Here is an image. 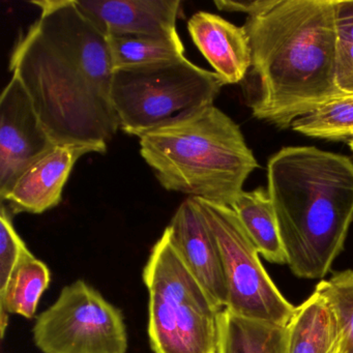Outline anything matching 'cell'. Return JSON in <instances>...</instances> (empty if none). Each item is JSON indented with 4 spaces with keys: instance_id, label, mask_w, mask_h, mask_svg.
<instances>
[{
    "instance_id": "24",
    "label": "cell",
    "mask_w": 353,
    "mask_h": 353,
    "mask_svg": "<svg viewBox=\"0 0 353 353\" xmlns=\"http://www.w3.org/2000/svg\"><path fill=\"white\" fill-rule=\"evenodd\" d=\"M349 148H350L351 152H352L353 154V139L350 140V141L348 142Z\"/></svg>"
},
{
    "instance_id": "23",
    "label": "cell",
    "mask_w": 353,
    "mask_h": 353,
    "mask_svg": "<svg viewBox=\"0 0 353 353\" xmlns=\"http://www.w3.org/2000/svg\"><path fill=\"white\" fill-rule=\"evenodd\" d=\"M274 0H216L214 6L220 11L230 12V13H245L249 16L258 15L265 11L274 3Z\"/></svg>"
},
{
    "instance_id": "12",
    "label": "cell",
    "mask_w": 353,
    "mask_h": 353,
    "mask_svg": "<svg viewBox=\"0 0 353 353\" xmlns=\"http://www.w3.org/2000/svg\"><path fill=\"white\" fill-rule=\"evenodd\" d=\"M92 152H97L88 146H55L21 175L1 203L7 202L14 214H39L57 208L76 163Z\"/></svg>"
},
{
    "instance_id": "4",
    "label": "cell",
    "mask_w": 353,
    "mask_h": 353,
    "mask_svg": "<svg viewBox=\"0 0 353 353\" xmlns=\"http://www.w3.org/2000/svg\"><path fill=\"white\" fill-rule=\"evenodd\" d=\"M140 154L167 191L231 206L259 167L239 125L205 107L139 137Z\"/></svg>"
},
{
    "instance_id": "25",
    "label": "cell",
    "mask_w": 353,
    "mask_h": 353,
    "mask_svg": "<svg viewBox=\"0 0 353 353\" xmlns=\"http://www.w3.org/2000/svg\"><path fill=\"white\" fill-rule=\"evenodd\" d=\"M341 353H353V350H344V349H342Z\"/></svg>"
},
{
    "instance_id": "3",
    "label": "cell",
    "mask_w": 353,
    "mask_h": 353,
    "mask_svg": "<svg viewBox=\"0 0 353 353\" xmlns=\"http://www.w3.org/2000/svg\"><path fill=\"white\" fill-rule=\"evenodd\" d=\"M266 169L287 264L299 278H324L353 224L352 161L316 146H287Z\"/></svg>"
},
{
    "instance_id": "15",
    "label": "cell",
    "mask_w": 353,
    "mask_h": 353,
    "mask_svg": "<svg viewBox=\"0 0 353 353\" xmlns=\"http://www.w3.org/2000/svg\"><path fill=\"white\" fill-rule=\"evenodd\" d=\"M239 216L260 255L276 264H287L276 212L268 189L243 191L230 206Z\"/></svg>"
},
{
    "instance_id": "14",
    "label": "cell",
    "mask_w": 353,
    "mask_h": 353,
    "mask_svg": "<svg viewBox=\"0 0 353 353\" xmlns=\"http://www.w3.org/2000/svg\"><path fill=\"white\" fill-rule=\"evenodd\" d=\"M287 353H341L342 334L325 299L314 291L287 324Z\"/></svg>"
},
{
    "instance_id": "7",
    "label": "cell",
    "mask_w": 353,
    "mask_h": 353,
    "mask_svg": "<svg viewBox=\"0 0 353 353\" xmlns=\"http://www.w3.org/2000/svg\"><path fill=\"white\" fill-rule=\"evenodd\" d=\"M214 235L228 291L226 309L237 315L287 326L294 314L259 258L236 212L230 206L194 198Z\"/></svg>"
},
{
    "instance_id": "19",
    "label": "cell",
    "mask_w": 353,
    "mask_h": 353,
    "mask_svg": "<svg viewBox=\"0 0 353 353\" xmlns=\"http://www.w3.org/2000/svg\"><path fill=\"white\" fill-rule=\"evenodd\" d=\"M291 128L307 137L350 141L353 139V94L330 101L318 110L296 119Z\"/></svg>"
},
{
    "instance_id": "21",
    "label": "cell",
    "mask_w": 353,
    "mask_h": 353,
    "mask_svg": "<svg viewBox=\"0 0 353 353\" xmlns=\"http://www.w3.org/2000/svg\"><path fill=\"white\" fill-rule=\"evenodd\" d=\"M336 79L342 94H353V0H334Z\"/></svg>"
},
{
    "instance_id": "8",
    "label": "cell",
    "mask_w": 353,
    "mask_h": 353,
    "mask_svg": "<svg viewBox=\"0 0 353 353\" xmlns=\"http://www.w3.org/2000/svg\"><path fill=\"white\" fill-rule=\"evenodd\" d=\"M34 345L43 353H127L121 309L83 280L63 287L57 301L37 317Z\"/></svg>"
},
{
    "instance_id": "13",
    "label": "cell",
    "mask_w": 353,
    "mask_h": 353,
    "mask_svg": "<svg viewBox=\"0 0 353 353\" xmlns=\"http://www.w3.org/2000/svg\"><path fill=\"white\" fill-rule=\"evenodd\" d=\"M188 30L225 85L243 82L252 59L245 26H235L216 14L198 12L188 21Z\"/></svg>"
},
{
    "instance_id": "5",
    "label": "cell",
    "mask_w": 353,
    "mask_h": 353,
    "mask_svg": "<svg viewBox=\"0 0 353 353\" xmlns=\"http://www.w3.org/2000/svg\"><path fill=\"white\" fill-rule=\"evenodd\" d=\"M143 282L154 353H218L221 311L173 247L166 229L152 247Z\"/></svg>"
},
{
    "instance_id": "20",
    "label": "cell",
    "mask_w": 353,
    "mask_h": 353,
    "mask_svg": "<svg viewBox=\"0 0 353 353\" xmlns=\"http://www.w3.org/2000/svg\"><path fill=\"white\" fill-rule=\"evenodd\" d=\"M315 292L325 299L336 316L342 334V349L353 350V270L336 272L321 280Z\"/></svg>"
},
{
    "instance_id": "2",
    "label": "cell",
    "mask_w": 353,
    "mask_h": 353,
    "mask_svg": "<svg viewBox=\"0 0 353 353\" xmlns=\"http://www.w3.org/2000/svg\"><path fill=\"white\" fill-rule=\"evenodd\" d=\"M334 0H274L245 26L251 67L241 82L255 119L286 130L343 96L336 79Z\"/></svg>"
},
{
    "instance_id": "11",
    "label": "cell",
    "mask_w": 353,
    "mask_h": 353,
    "mask_svg": "<svg viewBox=\"0 0 353 353\" xmlns=\"http://www.w3.org/2000/svg\"><path fill=\"white\" fill-rule=\"evenodd\" d=\"M75 3L106 38L179 34V0H75Z\"/></svg>"
},
{
    "instance_id": "16",
    "label": "cell",
    "mask_w": 353,
    "mask_h": 353,
    "mask_svg": "<svg viewBox=\"0 0 353 353\" xmlns=\"http://www.w3.org/2000/svg\"><path fill=\"white\" fill-rule=\"evenodd\" d=\"M218 353H287L286 326L222 310L219 314Z\"/></svg>"
},
{
    "instance_id": "9",
    "label": "cell",
    "mask_w": 353,
    "mask_h": 353,
    "mask_svg": "<svg viewBox=\"0 0 353 353\" xmlns=\"http://www.w3.org/2000/svg\"><path fill=\"white\" fill-rule=\"evenodd\" d=\"M55 146L26 88L12 76L0 97V199Z\"/></svg>"
},
{
    "instance_id": "22",
    "label": "cell",
    "mask_w": 353,
    "mask_h": 353,
    "mask_svg": "<svg viewBox=\"0 0 353 353\" xmlns=\"http://www.w3.org/2000/svg\"><path fill=\"white\" fill-rule=\"evenodd\" d=\"M28 245L16 231L9 208L1 203L0 212V293L5 290L8 282L21 258L30 253Z\"/></svg>"
},
{
    "instance_id": "18",
    "label": "cell",
    "mask_w": 353,
    "mask_h": 353,
    "mask_svg": "<svg viewBox=\"0 0 353 353\" xmlns=\"http://www.w3.org/2000/svg\"><path fill=\"white\" fill-rule=\"evenodd\" d=\"M115 70L143 67L177 61L185 57V46L175 36L109 37Z\"/></svg>"
},
{
    "instance_id": "1",
    "label": "cell",
    "mask_w": 353,
    "mask_h": 353,
    "mask_svg": "<svg viewBox=\"0 0 353 353\" xmlns=\"http://www.w3.org/2000/svg\"><path fill=\"white\" fill-rule=\"evenodd\" d=\"M32 3L42 13L16 41L10 71L57 145L88 146L105 154L119 129L108 39L75 0Z\"/></svg>"
},
{
    "instance_id": "10",
    "label": "cell",
    "mask_w": 353,
    "mask_h": 353,
    "mask_svg": "<svg viewBox=\"0 0 353 353\" xmlns=\"http://www.w3.org/2000/svg\"><path fill=\"white\" fill-rule=\"evenodd\" d=\"M173 247L220 311L226 309L228 291L220 250L197 202L187 198L166 227Z\"/></svg>"
},
{
    "instance_id": "17",
    "label": "cell",
    "mask_w": 353,
    "mask_h": 353,
    "mask_svg": "<svg viewBox=\"0 0 353 353\" xmlns=\"http://www.w3.org/2000/svg\"><path fill=\"white\" fill-rule=\"evenodd\" d=\"M51 282V272L46 263L30 252L20 260L7 287L0 293V330L5 336L9 314L32 319L39 301Z\"/></svg>"
},
{
    "instance_id": "6",
    "label": "cell",
    "mask_w": 353,
    "mask_h": 353,
    "mask_svg": "<svg viewBox=\"0 0 353 353\" xmlns=\"http://www.w3.org/2000/svg\"><path fill=\"white\" fill-rule=\"evenodd\" d=\"M225 85L214 72L189 59L115 70L112 102L119 129L141 137L161 125L214 105Z\"/></svg>"
}]
</instances>
